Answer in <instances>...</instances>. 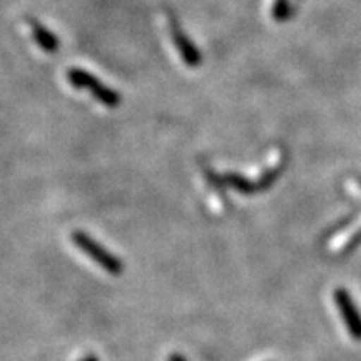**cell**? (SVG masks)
Instances as JSON below:
<instances>
[{
  "label": "cell",
  "instance_id": "6da1fadb",
  "mask_svg": "<svg viewBox=\"0 0 361 361\" xmlns=\"http://www.w3.org/2000/svg\"><path fill=\"white\" fill-rule=\"evenodd\" d=\"M72 241H74V245L78 246L80 251H84L90 259L96 261L104 271H107L109 274H114V276L123 273L124 269L123 261L117 259L111 251H107L106 247L99 245L97 241H94V239L87 236L85 233L75 231L72 234Z\"/></svg>",
  "mask_w": 361,
  "mask_h": 361
},
{
  "label": "cell",
  "instance_id": "7a4b0ae2",
  "mask_svg": "<svg viewBox=\"0 0 361 361\" xmlns=\"http://www.w3.org/2000/svg\"><path fill=\"white\" fill-rule=\"evenodd\" d=\"M67 78H69V82L74 85V87L90 90V94H92L99 102H102L104 106L117 107L121 104V101H123L114 89L104 85L101 80L94 78V75L89 74V72L80 71V69H71L67 72Z\"/></svg>",
  "mask_w": 361,
  "mask_h": 361
},
{
  "label": "cell",
  "instance_id": "3957f363",
  "mask_svg": "<svg viewBox=\"0 0 361 361\" xmlns=\"http://www.w3.org/2000/svg\"><path fill=\"white\" fill-rule=\"evenodd\" d=\"M168 25H169L171 37H173V42L176 45V49H178L179 56L183 57V61L191 67L200 66L202 62L200 51H197L196 45L189 40L188 35L184 34V30L180 29L178 19H176L174 13H171V12H168Z\"/></svg>",
  "mask_w": 361,
  "mask_h": 361
},
{
  "label": "cell",
  "instance_id": "277c9868",
  "mask_svg": "<svg viewBox=\"0 0 361 361\" xmlns=\"http://www.w3.org/2000/svg\"><path fill=\"white\" fill-rule=\"evenodd\" d=\"M335 303L340 310V314L345 322V326L348 328L350 335L355 338V340H361V314L358 308H356L355 301L351 300L350 293L346 290H340L335 291Z\"/></svg>",
  "mask_w": 361,
  "mask_h": 361
},
{
  "label": "cell",
  "instance_id": "5b68a950",
  "mask_svg": "<svg viewBox=\"0 0 361 361\" xmlns=\"http://www.w3.org/2000/svg\"><path fill=\"white\" fill-rule=\"evenodd\" d=\"M29 24H30V27H32V34H34L35 42H37L45 52H56L59 49L57 35L52 34L51 30L45 29V27L42 24H39V22L29 20Z\"/></svg>",
  "mask_w": 361,
  "mask_h": 361
},
{
  "label": "cell",
  "instance_id": "8992f818",
  "mask_svg": "<svg viewBox=\"0 0 361 361\" xmlns=\"http://www.w3.org/2000/svg\"><path fill=\"white\" fill-rule=\"evenodd\" d=\"M224 180L228 184H231L234 189H238V191H241V192H245V194H250L252 191H256V188L252 186L251 183H247L245 178H239V176H236V174H228L224 178Z\"/></svg>",
  "mask_w": 361,
  "mask_h": 361
},
{
  "label": "cell",
  "instance_id": "52a82bcc",
  "mask_svg": "<svg viewBox=\"0 0 361 361\" xmlns=\"http://www.w3.org/2000/svg\"><path fill=\"white\" fill-rule=\"evenodd\" d=\"M168 361H186V358H184V356H180V355H171Z\"/></svg>",
  "mask_w": 361,
  "mask_h": 361
},
{
  "label": "cell",
  "instance_id": "ba28073f",
  "mask_svg": "<svg viewBox=\"0 0 361 361\" xmlns=\"http://www.w3.org/2000/svg\"><path fill=\"white\" fill-rule=\"evenodd\" d=\"M82 361H97V358H96V356H89V358H85Z\"/></svg>",
  "mask_w": 361,
  "mask_h": 361
}]
</instances>
